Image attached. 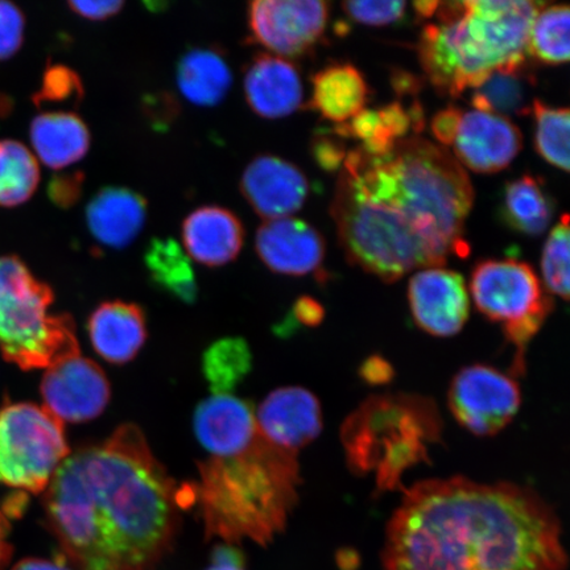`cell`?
<instances>
[{"mask_svg":"<svg viewBox=\"0 0 570 570\" xmlns=\"http://www.w3.org/2000/svg\"><path fill=\"white\" fill-rule=\"evenodd\" d=\"M69 454L63 424L42 405L20 402L0 409V487L45 493Z\"/></svg>","mask_w":570,"mask_h":570,"instance_id":"obj_8","label":"cell"},{"mask_svg":"<svg viewBox=\"0 0 570 570\" xmlns=\"http://www.w3.org/2000/svg\"><path fill=\"white\" fill-rule=\"evenodd\" d=\"M412 318L433 337H453L469 318V292L463 277L443 267L420 269L409 285Z\"/></svg>","mask_w":570,"mask_h":570,"instance_id":"obj_13","label":"cell"},{"mask_svg":"<svg viewBox=\"0 0 570 570\" xmlns=\"http://www.w3.org/2000/svg\"><path fill=\"white\" fill-rule=\"evenodd\" d=\"M255 249L273 273L288 276L317 273L325 256L320 233L292 217L266 220L256 232Z\"/></svg>","mask_w":570,"mask_h":570,"instance_id":"obj_17","label":"cell"},{"mask_svg":"<svg viewBox=\"0 0 570 570\" xmlns=\"http://www.w3.org/2000/svg\"><path fill=\"white\" fill-rule=\"evenodd\" d=\"M452 146L461 166L479 174H495L517 158L522 134L509 118L466 111L462 112Z\"/></svg>","mask_w":570,"mask_h":570,"instance_id":"obj_16","label":"cell"},{"mask_svg":"<svg viewBox=\"0 0 570 570\" xmlns=\"http://www.w3.org/2000/svg\"><path fill=\"white\" fill-rule=\"evenodd\" d=\"M40 391L42 407L62 424L91 422L102 415L111 397L104 368L81 354L48 367Z\"/></svg>","mask_w":570,"mask_h":570,"instance_id":"obj_12","label":"cell"},{"mask_svg":"<svg viewBox=\"0 0 570 570\" xmlns=\"http://www.w3.org/2000/svg\"><path fill=\"white\" fill-rule=\"evenodd\" d=\"M30 138L36 156L52 169H62L88 155L89 127L73 111H47L32 120Z\"/></svg>","mask_w":570,"mask_h":570,"instance_id":"obj_23","label":"cell"},{"mask_svg":"<svg viewBox=\"0 0 570 570\" xmlns=\"http://www.w3.org/2000/svg\"><path fill=\"white\" fill-rule=\"evenodd\" d=\"M147 199L124 187L97 191L87 206L88 230L97 242L111 249L130 246L147 220Z\"/></svg>","mask_w":570,"mask_h":570,"instance_id":"obj_21","label":"cell"},{"mask_svg":"<svg viewBox=\"0 0 570 570\" xmlns=\"http://www.w3.org/2000/svg\"><path fill=\"white\" fill-rule=\"evenodd\" d=\"M145 265L156 287L185 304L195 303L198 294L195 269L176 240L153 239L146 249Z\"/></svg>","mask_w":570,"mask_h":570,"instance_id":"obj_26","label":"cell"},{"mask_svg":"<svg viewBox=\"0 0 570 570\" xmlns=\"http://www.w3.org/2000/svg\"><path fill=\"white\" fill-rule=\"evenodd\" d=\"M462 110L455 107H448L446 110L440 111L432 119V132L434 137L444 146H452L458 132Z\"/></svg>","mask_w":570,"mask_h":570,"instance_id":"obj_40","label":"cell"},{"mask_svg":"<svg viewBox=\"0 0 570 570\" xmlns=\"http://www.w3.org/2000/svg\"><path fill=\"white\" fill-rule=\"evenodd\" d=\"M473 202L466 170L446 148L403 138L386 153L346 155L332 216L348 262L392 283L466 254Z\"/></svg>","mask_w":570,"mask_h":570,"instance_id":"obj_1","label":"cell"},{"mask_svg":"<svg viewBox=\"0 0 570 570\" xmlns=\"http://www.w3.org/2000/svg\"><path fill=\"white\" fill-rule=\"evenodd\" d=\"M10 529L9 517L0 510V570L9 564L12 554V546L9 541Z\"/></svg>","mask_w":570,"mask_h":570,"instance_id":"obj_43","label":"cell"},{"mask_svg":"<svg viewBox=\"0 0 570 570\" xmlns=\"http://www.w3.org/2000/svg\"><path fill=\"white\" fill-rule=\"evenodd\" d=\"M534 120H537L538 153L541 158L562 170L569 169V122L568 109H552L539 99L532 104Z\"/></svg>","mask_w":570,"mask_h":570,"instance_id":"obj_32","label":"cell"},{"mask_svg":"<svg viewBox=\"0 0 570 570\" xmlns=\"http://www.w3.org/2000/svg\"><path fill=\"white\" fill-rule=\"evenodd\" d=\"M82 173L60 174L48 184V197L60 209H70L80 202L83 190Z\"/></svg>","mask_w":570,"mask_h":570,"instance_id":"obj_37","label":"cell"},{"mask_svg":"<svg viewBox=\"0 0 570 570\" xmlns=\"http://www.w3.org/2000/svg\"><path fill=\"white\" fill-rule=\"evenodd\" d=\"M449 409L458 423L475 436H494L519 412L522 391L515 377L488 365H472L454 375Z\"/></svg>","mask_w":570,"mask_h":570,"instance_id":"obj_10","label":"cell"},{"mask_svg":"<svg viewBox=\"0 0 570 570\" xmlns=\"http://www.w3.org/2000/svg\"><path fill=\"white\" fill-rule=\"evenodd\" d=\"M252 368L253 354L244 338L214 342L203 356V374L213 395L230 394Z\"/></svg>","mask_w":570,"mask_h":570,"instance_id":"obj_30","label":"cell"},{"mask_svg":"<svg viewBox=\"0 0 570 570\" xmlns=\"http://www.w3.org/2000/svg\"><path fill=\"white\" fill-rule=\"evenodd\" d=\"M70 10L87 20L101 21L116 17L124 9L122 0H99V2H69Z\"/></svg>","mask_w":570,"mask_h":570,"instance_id":"obj_38","label":"cell"},{"mask_svg":"<svg viewBox=\"0 0 570 570\" xmlns=\"http://www.w3.org/2000/svg\"><path fill=\"white\" fill-rule=\"evenodd\" d=\"M470 294L484 317L503 327L517 348V373L523 370V353L553 309V301L531 266L515 259L484 261L473 269Z\"/></svg>","mask_w":570,"mask_h":570,"instance_id":"obj_9","label":"cell"},{"mask_svg":"<svg viewBox=\"0 0 570 570\" xmlns=\"http://www.w3.org/2000/svg\"><path fill=\"white\" fill-rule=\"evenodd\" d=\"M196 438L210 458H226L244 451L258 438L252 404L232 394L213 395L195 411Z\"/></svg>","mask_w":570,"mask_h":570,"instance_id":"obj_19","label":"cell"},{"mask_svg":"<svg viewBox=\"0 0 570 570\" xmlns=\"http://www.w3.org/2000/svg\"><path fill=\"white\" fill-rule=\"evenodd\" d=\"M242 196L259 217L288 218L301 210L309 185L301 168L273 155H261L240 178Z\"/></svg>","mask_w":570,"mask_h":570,"instance_id":"obj_15","label":"cell"},{"mask_svg":"<svg viewBox=\"0 0 570 570\" xmlns=\"http://www.w3.org/2000/svg\"><path fill=\"white\" fill-rule=\"evenodd\" d=\"M313 109L337 124H346L365 109L367 85L352 66H332L312 78Z\"/></svg>","mask_w":570,"mask_h":570,"instance_id":"obj_25","label":"cell"},{"mask_svg":"<svg viewBox=\"0 0 570 570\" xmlns=\"http://www.w3.org/2000/svg\"><path fill=\"white\" fill-rule=\"evenodd\" d=\"M407 3L403 0H386V2H345L344 10L348 17L358 23L367 26H386L394 23L404 16Z\"/></svg>","mask_w":570,"mask_h":570,"instance_id":"obj_36","label":"cell"},{"mask_svg":"<svg viewBox=\"0 0 570 570\" xmlns=\"http://www.w3.org/2000/svg\"><path fill=\"white\" fill-rule=\"evenodd\" d=\"M297 318L304 321L305 324H316L323 316V311L316 302L308 297L301 298L296 304Z\"/></svg>","mask_w":570,"mask_h":570,"instance_id":"obj_44","label":"cell"},{"mask_svg":"<svg viewBox=\"0 0 570 570\" xmlns=\"http://www.w3.org/2000/svg\"><path fill=\"white\" fill-rule=\"evenodd\" d=\"M529 85L523 66L495 69L474 88L473 106L503 118L527 116L531 111Z\"/></svg>","mask_w":570,"mask_h":570,"instance_id":"obj_27","label":"cell"},{"mask_svg":"<svg viewBox=\"0 0 570 570\" xmlns=\"http://www.w3.org/2000/svg\"><path fill=\"white\" fill-rule=\"evenodd\" d=\"M181 239L189 258L206 267H223L240 254L245 227L237 214L223 206H202L184 219Z\"/></svg>","mask_w":570,"mask_h":570,"instance_id":"obj_20","label":"cell"},{"mask_svg":"<svg viewBox=\"0 0 570 570\" xmlns=\"http://www.w3.org/2000/svg\"><path fill=\"white\" fill-rule=\"evenodd\" d=\"M88 333L92 347L101 358L112 365H126L146 344L145 312L138 304L105 302L92 311Z\"/></svg>","mask_w":570,"mask_h":570,"instance_id":"obj_22","label":"cell"},{"mask_svg":"<svg viewBox=\"0 0 570 570\" xmlns=\"http://www.w3.org/2000/svg\"><path fill=\"white\" fill-rule=\"evenodd\" d=\"M189 505V484L176 483L134 424L69 454L45 491L46 524L77 570H154Z\"/></svg>","mask_w":570,"mask_h":570,"instance_id":"obj_2","label":"cell"},{"mask_svg":"<svg viewBox=\"0 0 570 570\" xmlns=\"http://www.w3.org/2000/svg\"><path fill=\"white\" fill-rule=\"evenodd\" d=\"M558 514L531 488L463 476L405 490L383 570H567Z\"/></svg>","mask_w":570,"mask_h":570,"instance_id":"obj_3","label":"cell"},{"mask_svg":"<svg viewBox=\"0 0 570 570\" xmlns=\"http://www.w3.org/2000/svg\"><path fill=\"white\" fill-rule=\"evenodd\" d=\"M323 0H255L247 6L248 40L283 57L309 52L325 32Z\"/></svg>","mask_w":570,"mask_h":570,"instance_id":"obj_11","label":"cell"},{"mask_svg":"<svg viewBox=\"0 0 570 570\" xmlns=\"http://www.w3.org/2000/svg\"><path fill=\"white\" fill-rule=\"evenodd\" d=\"M504 216L515 230L532 237L548 229L552 203L537 178L523 176L505 187Z\"/></svg>","mask_w":570,"mask_h":570,"instance_id":"obj_29","label":"cell"},{"mask_svg":"<svg viewBox=\"0 0 570 570\" xmlns=\"http://www.w3.org/2000/svg\"><path fill=\"white\" fill-rule=\"evenodd\" d=\"M569 235V218L564 216L548 237L541 258V275L548 294L566 302L570 288Z\"/></svg>","mask_w":570,"mask_h":570,"instance_id":"obj_33","label":"cell"},{"mask_svg":"<svg viewBox=\"0 0 570 570\" xmlns=\"http://www.w3.org/2000/svg\"><path fill=\"white\" fill-rule=\"evenodd\" d=\"M570 10L568 6H551L540 9L530 32V53L541 62L564 63L569 61L570 55Z\"/></svg>","mask_w":570,"mask_h":570,"instance_id":"obj_31","label":"cell"},{"mask_svg":"<svg viewBox=\"0 0 570 570\" xmlns=\"http://www.w3.org/2000/svg\"><path fill=\"white\" fill-rule=\"evenodd\" d=\"M12 570H77L66 560L24 559L18 562Z\"/></svg>","mask_w":570,"mask_h":570,"instance_id":"obj_42","label":"cell"},{"mask_svg":"<svg viewBox=\"0 0 570 570\" xmlns=\"http://www.w3.org/2000/svg\"><path fill=\"white\" fill-rule=\"evenodd\" d=\"M190 483L205 537L266 547L287 527L301 488L297 454L271 444L261 432L244 451L198 463Z\"/></svg>","mask_w":570,"mask_h":570,"instance_id":"obj_4","label":"cell"},{"mask_svg":"<svg viewBox=\"0 0 570 570\" xmlns=\"http://www.w3.org/2000/svg\"><path fill=\"white\" fill-rule=\"evenodd\" d=\"M206 570H246L245 553L235 544H218L214 547L210 567Z\"/></svg>","mask_w":570,"mask_h":570,"instance_id":"obj_41","label":"cell"},{"mask_svg":"<svg viewBox=\"0 0 570 570\" xmlns=\"http://www.w3.org/2000/svg\"><path fill=\"white\" fill-rule=\"evenodd\" d=\"M176 80L187 101L199 107H213L229 95L233 71L223 49L194 47L178 60Z\"/></svg>","mask_w":570,"mask_h":570,"instance_id":"obj_24","label":"cell"},{"mask_svg":"<svg viewBox=\"0 0 570 570\" xmlns=\"http://www.w3.org/2000/svg\"><path fill=\"white\" fill-rule=\"evenodd\" d=\"M53 303V289L19 256H0V352L7 362L28 372L81 354L75 320L49 313Z\"/></svg>","mask_w":570,"mask_h":570,"instance_id":"obj_7","label":"cell"},{"mask_svg":"<svg viewBox=\"0 0 570 570\" xmlns=\"http://www.w3.org/2000/svg\"><path fill=\"white\" fill-rule=\"evenodd\" d=\"M440 2H416L413 3L416 12L420 17L431 18L433 13H436L439 9Z\"/></svg>","mask_w":570,"mask_h":570,"instance_id":"obj_45","label":"cell"},{"mask_svg":"<svg viewBox=\"0 0 570 570\" xmlns=\"http://www.w3.org/2000/svg\"><path fill=\"white\" fill-rule=\"evenodd\" d=\"M312 151L318 166L325 170L340 169L346 158L344 147L326 137H318L313 141Z\"/></svg>","mask_w":570,"mask_h":570,"instance_id":"obj_39","label":"cell"},{"mask_svg":"<svg viewBox=\"0 0 570 570\" xmlns=\"http://www.w3.org/2000/svg\"><path fill=\"white\" fill-rule=\"evenodd\" d=\"M443 424L431 399L397 394L363 402L342 426L348 466L373 475L380 491L395 490L409 469L426 461Z\"/></svg>","mask_w":570,"mask_h":570,"instance_id":"obj_6","label":"cell"},{"mask_svg":"<svg viewBox=\"0 0 570 570\" xmlns=\"http://www.w3.org/2000/svg\"><path fill=\"white\" fill-rule=\"evenodd\" d=\"M256 425L271 444L297 454L323 431V410L315 394L303 387L277 389L255 412Z\"/></svg>","mask_w":570,"mask_h":570,"instance_id":"obj_14","label":"cell"},{"mask_svg":"<svg viewBox=\"0 0 570 570\" xmlns=\"http://www.w3.org/2000/svg\"><path fill=\"white\" fill-rule=\"evenodd\" d=\"M85 97L83 83L73 69L66 66H49L42 76L41 88L35 92L33 102L71 104L78 106Z\"/></svg>","mask_w":570,"mask_h":570,"instance_id":"obj_34","label":"cell"},{"mask_svg":"<svg viewBox=\"0 0 570 570\" xmlns=\"http://www.w3.org/2000/svg\"><path fill=\"white\" fill-rule=\"evenodd\" d=\"M26 18L17 4L0 0V61L16 56L24 41Z\"/></svg>","mask_w":570,"mask_h":570,"instance_id":"obj_35","label":"cell"},{"mask_svg":"<svg viewBox=\"0 0 570 570\" xmlns=\"http://www.w3.org/2000/svg\"><path fill=\"white\" fill-rule=\"evenodd\" d=\"M39 183V163L30 149L18 140H0V208L27 203Z\"/></svg>","mask_w":570,"mask_h":570,"instance_id":"obj_28","label":"cell"},{"mask_svg":"<svg viewBox=\"0 0 570 570\" xmlns=\"http://www.w3.org/2000/svg\"><path fill=\"white\" fill-rule=\"evenodd\" d=\"M244 90L249 109L262 118L288 117L303 104L301 71L276 55H255L247 62Z\"/></svg>","mask_w":570,"mask_h":570,"instance_id":"obj_18","label":"cell"},{"mask_svg":"<svg viewBox=\"0 0 570 570\" xmlns=\"http://www.w3.org/2000/svg\"><path fill=\"white\" fill-rule=\"evenodd\" d=\"M530 0L440 3L438 24L424 28L420 59L439 91L459 97L491 71L523 66L534 17Z\"/></svg>","mask_w":570,"mask_h":570,"instance_id":"obj_5","label":"cell"}]
</instances>
